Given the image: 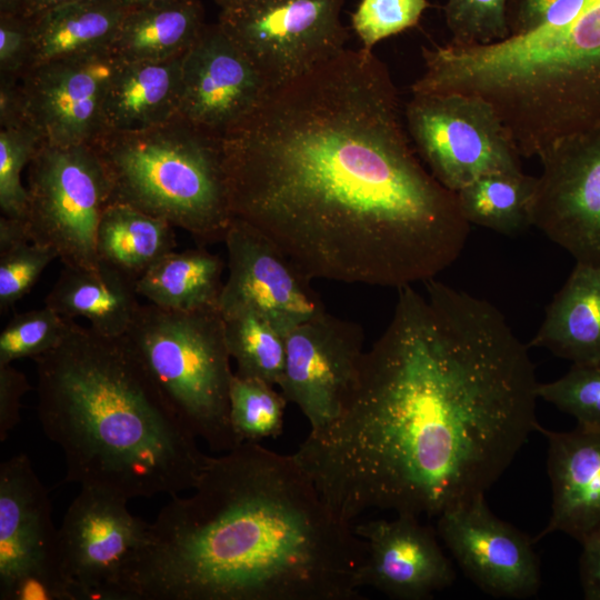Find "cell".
Instances as JSON below:
<instances>
[{"label":"cell","instance_id":"obj_9","mask_svg":"<svg viewBox=\"0 0 600 600\" xmlns=\"http://www.w3.org/2000/svg\"><path fill=\"white\" fill-rule=\"evenodd\" d=\"M403 116L419 158L453 192L486 174L522 171L500 117L480 96L412 92Z\"/></svg>","mask_w":600,"mask_h":600},{"label":"cell","instance_id":"obj_38","mask_svg":"<svg viewBox=\"0 0 600 600\" xmlns=\"http://www.w3.org/2000/svg\"><path fill=\"white\" fill-rule=\"evenodd\" d=\"M32 62L31 18L24 14H0V76L20 79Z\"/></svg>","mask_w":600,"mask_h":600},{"label":"cell","instance_id":"obj_23","mask_svg":"<svg viewBox=\"0 0 600 600\" xmlns=\"http://www.w3.org/2000/svg\"><path fill=\"white\" fill-rule=\"evenodd\" d=\"M530 346L572 363L600 359V267L576 262Z\"/></svg>","mask_w":600,"mask_h":600},{"label":"cell","instance_id":"obj_41","mask_svg":"<svg viewBox=\"0 0 600 600\" xmlns=\"http://www.w3.org/2000/svg\"><path fill=\"white\" fill-rule=\"evenodd\" d=\"M27 123L20 79L0 76V128Z\"/></svg>","mask_w":600,"mask_h":600},{"label":"cell","instance_id":"obj_39","mask_svg":"<svg viewBox=\"0 0 600 600\" xmlns=\"http://www.w3.org/2000/svg\"><path fill=\"white\" fill-rule=\"evenodd\" d=\"M31 389L27 377L12 363L0 366V441L20 421L22 397Z\"/></svg>","mask_w":600,"mask_h":600},{"label":"cell","instance_id":"obj_14","mask_svg":"<svg viewBox=\"0 0 600 600\" xmlns=\"http://www.w3.org/2000/svg\"><path fill=\"white\" fill-rule=\"evenodd\" d=\"M122 60L112 49L32 66L20 78L24 118L41 142L92 144L104 132V102Z\"/></svg>","mask_w":600,"mask_h":600},{"label":"cell","instance_id":"obj_30","mask_svg":"<svg viewBox=\"0 0 600 600\" xmlns=\"http://www.w3.org/2000/svg\"><path fill=\"white\" fill-rule=\"evenodd\" d=\"M274 388L262 380L233 373L229 414L232 430L241 443L259 442L282 433L288 401Z\"/></svg>","mask_w":600,"mask_h":600},{"label":"cell","instance_id":"obj_27","mask_svg":"<svg viewBox=\"0 0 600 600\" xmlns=\"http://www.w3.org/2000/svg\"><path fill=\"white\" fill-rule=\"evenodd\" d=\"M174 228L130 204L110 202L98 224V259L137 281L159 259L174 250Z\"/></svg>","mask_w":600,"mask_h":600},{"label":"cell","instance_id":"obj_33","mask_svg":"<svg viewBox=\"0 0 600 600\" xmlns=\"http://www.w3.org/2000/svg\"><path fill=\"white\" fill-rule=\"evenodd\" d=\"M41 139L29 124L0 128V209L1 216L26 219L28 191L21 173L33 158Z\"/></svg>","mask_w":600,"mask_h":600},{"label":"cell","instance_id":"obj_40","mask_svg":"<svg viewBox=\"0 0 600 600\" xmlns=\"http://www.w3.org/2000/svg\"><path fill=\"white\" fill-rule=\"evenodd\" d=\"M579 577L587 600H600V528L580 542Z\"/></svg>","mask_w":600,"mask_h":600},{"label":"cell","instance_id":"obj_20","mask_svg":"<svg viewBox=\"0 0 600 600\" xmlns=\"http://www.w3.org/2000/svg\"><path fill=\"white\" fill-rule=\"evenodd\" d=\"M538 431L548 441L552 501L549 521L533 540L562 532L581 542L600 528V429L550 431L539 426Z\"/></svg>","mask_w":600,"mask_h":600},{"label":"cell","instance_id":"obj_13","mask_svg":"<svg viewBox=\"0 0 600 600\" xmlns=\"http://www.w3.org/2000/svg\"><path fill=\"white\" fill-rule=\"evenodd\" d=\"M539 159L531 226L576 262L600 267V127L557 140Z\"/></svg>","mask_w":600,"mask_h":600},{"label":"cell","instance_id":"obj_15","mask_svg":"<svg viewBox=\"0 0 600 600\" xmlns=\"http://www.w3.org/2000/svg\"><path fill=\"white\" fill-rule=\"evenodd\" d=\"M360 324L324 312L286 334V364L278 386L318 431L340 413L364 356Z\"/></svg>","mask_w":600,"mask_h":600},{"label":"cell","instance_id":"obj_37","mask_svg":"<svg viewBox=\"0 0 600 600\" xmlns=\"http://www.w3.org/2000/svg\"><path fill=\"white\" fill-rule=\"evenodd\" d=\"M583 2L584 0H508L510 36L559 27L574 16Z\"/></svg>","mask_w":600,"mask_h":600},{"label":"cell","instance_id":"obj_28","mask_svg":"<svg viewBox=\"0 0 600 600\" xmlns=\"http://www.w3.org/2000/svg\"><path fill=\"white\" fill-rule=\"evenodd\" d=\"M537 177L519 172L482 176L456 192L460 209L471 224L503 234L531 226Z\"/></svg>","mask_w":600,"mask_h":600},{"label":"cell","instance_id":"obj_19","mask_svg":"<svg viewBox=\"0 0 600 600\" xmlns=\"http://www.w3.org/2000/svg\"><path fill=\"white\" fill-rule=\"evenodd\" d=\"M366 556L356 581L398 600H426L456 579L450 559L439 543L437 529L419 517L396 514L353 526Z\"/></svg>","mask_w":600,"mask_h":600},{"label":"cell","instance_id":"obj_42","mask_svg":"<svg viewBox=\"0 0 600 600\" xmlns=\"http://www.w3.org/2000/svg\"><path fill=\"white\" fill-rule=\"evenodd\" d=\"M77 0H24L22 14L34 17L47 10L73 2Z\"/></svg>","mask_w":600,"mask_h":600},{"label":"cell","instance_id":"obj_35","mask_svg":"<svg viewBox=\"0 0 600 600\" xmlns=\"http://www.w3.org/2000/svg\"><path fill=\"white\" fill-rule=\"evenodd\" d=\"M57 258L53 249L30 239L0 249V311L21 300Z\"/></svg>","mask_w":600,"mask_h":600},{"label":"cell","instance_id":"obj_34","mask_svg":"<svg viewBox=\"0 0 600 600\" xmlns=\"http://www.w3.org/2000/svg\"><path fill=\"white\" fill-rule=\"evenodd\" d=\"M446 21L450 43L481 46L510 36L508 0H447Z\"/></svg>","mask_w":600,"mask_h":600},{"label":"cell","instance_id":"obj_2","mask_svg":"<svg viewBox=\"0 0 600 600\" xmlns=\"http://www.w3.org/2000/svg\"><path fill=\"white\" fill-rule=\"evenodd\" d=\"M398 290L337 418L293 453L329 508L438 517L498 481L539 424L528 347L487 300Z\"/></svg>","mask_w":600,"mask_h":600},{"label":"cell","instance_id":"obj_3","mask_svg":"<svg viewBox=\"0 0 600 600\" xmlns=\"http://www.w3.org/2000/svg\"><path fill=\"white\" fill-rule=\"evenodd\" d=\"M149 523L121 600H358L366 549L294 454L246 441Z\"/></svg>","mask_w":600,"mask_h":600},{"label":"cell","instance_id":"obj_22","mask_svg":"<svg viewBox=\"0 0 600 600\" xmlns=\"http://www.w3.org/2000/svg\"><path fill=\"white\" fill-rule=\"evenodd\" d=\"M136 280L100 262L96 268L66 267L44 299V306L73 319L82 317L106 337H122L141 303Z\"/></svg>","mask_w":600,"mask_h":600},{"label":"cell","instance_id":"obj_29","mask_svg":"<svg viewBox=\"0 0 600 600\" xmlns=\"http://www.w3.org/2000/svg\"><path fill=\"white\" fill-rule=\"evenodd\" d=\"M222 316L227 347L237 363L236 373L278 387L286 364V333L251 310Z\"/></svg>","mask_w":600,"mask_h":600},{"label":"cell","instance_id":"obj_44","mask_svg":"<svg viewBox=\"0 0 600 600\" xmlns=\"http://www.w3.org/2000/svg\"><path fill=\"white\" fill-rule=\"evenodd\" d=\"M119 1L128 9V8L142 6L149 2H153L157 0H119Z\"/></svg>","mask_w":600,"mask_h":600},{"label":"cell","instance_id":"obj_24","mask_svg":"<svg viewBox=\"0 0 600 600\" xmlns=\"http://www.w3.org/2000/svg\"><path fill=\"white\" fill-rule=\"evenodd\" d=\"M199 0H157L128 8L112 50L123 62L162 61L183 56L204 26Z\"/></svg>","mask_w":600,"mask_h":600},{"label":"cell","instance_id":"obj_18","mask_svg":"<svg viewBox=\"0 0 600 600\" xmlns=\"http://www.w3.org/2000/svg\"><path fill=\"white\" fill-rule=\"evenodd\" d=\"M269 89L218 22L206 24L182 58L178 116L220 139L251 113Z\"/></svg>","mask_w":600,"mask_h":600},{"label":"cell","instance_id":"obj_8","mask_svg":"<svg viewBox=\"0 0 600 600\" xmlns=\"http://www.w3.org/2000/svg\"><path fill=\"white\" fill-rule=\"evenodd\" d=\"M26 187L30 240L53 249L66 267H98L97 230L111 186L94 147L41 142Z\"/></svg>","mask_w":600,"mask_h":600},{"label":"cell","instance_id":"obj_31","mask_svg":"<svg viewBox=\"0 0 600 600\" xmlns=\"http://www.w3.org/2000/svg\"><path fill=\"white\" fill-rule=\"evenodd\" d=\"M73 322L47 306L16 314L0 333V366L23 358L34 360L52 350Z\"/></svg>","mask_w":600,"mask_h":600},{"label":"cell","instance_id":"obj_11","mask_svg":"<svg viewBox=\"0 0 600 600\" xmlns=\"http://www.w3.org/2000/svg\"><path fill=\"white\" fill-rule=\"evenodd\" d=\"M48 490L29 458L0 464V599L74 600L59 562Z\"/></svg>","mask_w":600,"mask_h":600},{"label":"cell","instance_id":"obj_1","mask_svg":"<svg viewBox=\"0 0 600 600\" xmlns=\"http://www.w3.org/2000/svg\"><path fill=\"white\" fill-rule=\"evenodd\" d=\"M220 141L233 218L312 280L414 286L466 246L457 194L419 158L372 50L346 48L269 89Z\"/></svg>","mask_w":600,"mask_h":600},{"label":"cell","instance_id":"obj_25","mask_svg":"<svg viewBox=\"0 0 600 600\" xmlns=\"http://www.w3.org/2000/svg\"><path fill=\"white\" fill-rule=\"evenodd\" d=\"M126 11L119 0H77L30 17L32 66L112 49Z\"/></svg>","mask_w":600,"mask_h":600},{"label":"cell","instance_id":"obj_4","mask_svg":"<svg viewBox=\"0 0 600 600\" xmlns=\"http://www.w3.org/2000/svg\"><path fill=\"white\" fill-rule=\"evenodd\" d=\"M34 361L38 418L63 452L66 481L128 501L193 489L210 456L123 336L73 322L61 343Z\"/></svg>","mask_w":600,"mask_h":600},{"label":"cell","instance_id":"obj_7","mask_svg":"<svg viewBox=\"0 0 600 600\" xmlns=\"http://www.w3.org/2000/svg\"><path fill=\"white\" fill-rule=\"evenodd\" d=\"M168 404L212 451L241 442L230 423L234 372L220 309L174 311L141 304L123 336Z\"/></svg>","mask_w":600,"mask_h":600},{"label":"cell","instance_id":"obj_45","mask_svg":"<svg viewBox=\"0 0 600 600\" xmlns=\"http://www.w3.org/2000/svg\"><path fill=\"white\" fill-rule=\"evenodd\" d=\"M221 9L232 7L243 0H213Z\"/></svg>","mask_w":600,"mask_h":600},{"label":"cell","instance_id":"obj_32","mask_svg":"<svg viewBox=\"0 0 600 600\" xmlns=\"http://www.w3.org/2000/svg\"><path fill=\"white\" fill-rule=\"evenodd\" d=\"M537 393L572 416L577 426L600 429V359L572 363L562 377L538 383Z\"/></svg>","mask_w":600,"mask_h":600},{"label":"cell","instance_id":"obj_12","mask_svg":"<svg viewBox=\"0 0 600 600\" xmlns=\"http://www.w3.org/2000/svg\"><path fill=\"white\" fill-rule=\"evenodd\" d=\"M58 529L60 569L74 600H121L127 573L147 543L149 523L124 498L80 487Z\"/></svg>","mask_w":600,"mask_h":600},{"label":"cell","instance_id":"obj_10","mask_svg":"<svg viewBox=\"0 0 600 600\" xmlns=\"http://www.w3.org/2000/svg\"><path fill=\"white\" fill-rule=\"evenodd\" d=\"M343 0H243L221 9L218 24L270 89L346 49Z\"/></svg>","mask_w":600,"mask_h":600},{"label":"cell","instance_id":"obj_16","mask_svg":"<svg viewBox=\"0 0 600 600\" xmlns=\"http://www.w3.org/2000/svg\"><path fill=\"white\" fill-rule=\"evenodd\" d=\"M223 242L228 277L219 302L222 314L251 310L287 334L327 311L312 279L256 228L233 218Z\"/></svg>","mask_w":600,"mask_h":600},{"label":"cell","instance_id":"obj_5","mask_svg":"<svg viewBox=\"0 0 600 600\" xmlns=\"http://www.w3.org/2000/svg\"><path fill=\"white\" fill-rule=\"evenodd\" d=\"M412 92L480 96L519 154L539 158L553 142L600 127V0L567 22L481 46L422 48Z\"/></svg>","mask_w":600,"mask_h":600},{"label":"cell","instance_id":"obj_43","mask_svg":"<svg viewBox=\"0 0 600 600\" xmlns=\"http://www.w3.org/2000/svg\"><path fill=\"white\" fill-rule=\"evenodd\" d=\"M24 0H0V14H22Z\"/></svg>","mask_w":600,"mask_h":600},{"label":"cell","instance_id":"obj_26","mask_svg":"<svg viewBox=\"0 0 600 600\" xmlns=\"http://www.w3.org/2000/svg\"><path fill=\"white\" fill-rule=\"evenodd\" d=\"M221 257L204 248L171 251L136 281L139 297L174 311L220 309Z\"/></svg>","mask_w":600,"mask_h":600},{"label":"cell","instance_id":"obj_17","mask_svg":"<svg viewBox=\"0 0 600 600\" xmlns=\"http://www.w3.org/2000/svg\"><path fill=\"white\" fill-rule=\"evenodd\" d=\"M436 529L462 572L483 592L526 599L539 591L534 540L498 518L484 496L443 511Z\"/></svg>","mask_w":600,"mask_h":600},{"label":"cell","instance_id":"obj_6","mask_svg":"<svg viewBox=\"0 0 600 600\" xmlns=\"http://www.w3.org/2000/svg\"><path fill=\"white\" fill-rule=\"evenodd\" d=\"M92 146L111 202L161 218L198 243L224 240L233 216L219 138L177 116L144 131L104 132Z\"/></svg>","mask_w":600,"mask_h":600},{"label":"cell","instance_id":"obj_21","mask_svg":"<svg viewBox=\"0 0 600 600\" xmlns=\"http://www.w3.org/2000/svg\"><path fill=\"white\" fill-rule=\"evenodd\" d=\"M182 58L122 61L107 92L104 132L144 131L177 117Z\"/></svg>","mask_w":600,"mask_h":600},{"label":"cell","instance_id":"obj_36","mask_svg":"<svg viewBox=\"0 0 600 600\" xmlns=\"http://www.w3.org/2000/svg\"><path fill=\"white\" fill-rule=\"evenodd\" d=\"M427 0H361L351 17L362 48L372 50L380 41L416 26Z\"/></svg>","mask_w":600,"mask_h":600}]
</instances>
